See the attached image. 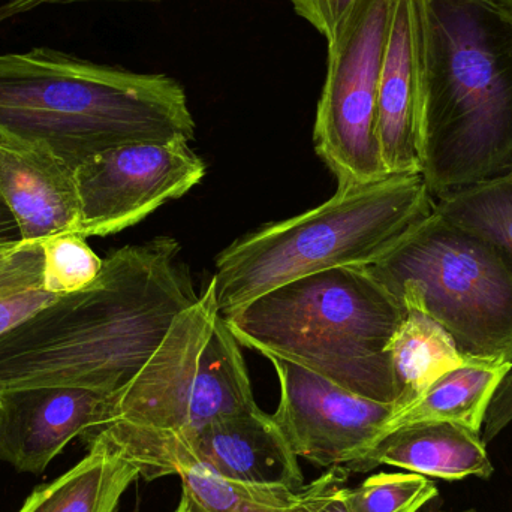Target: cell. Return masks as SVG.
<instances>
[{
    "label": "cell",
    "mask_w": 512,
    "mask_h": 512,
    "mask_svg": "<svg viewBox=\"0 0 512 512\" xmlns=\"http://www.w3.org/2000/svg\"><path fill=\"white\" fill-rule=\"evenodd\" d=\"M438 496L429 478L414 472L372 475L349 489L351 512H420Z\"/></svg>",
    "instance_id": "603a6c76"
},
{
    "label": "cell",
    "mask_w": 512,
    "mask_h": 512,
    "mask_svg": "<svg viewBox=\"0 0 512 512\" xmlns=\"http://www.w3.org/2000/svg\"><path fill=\"white\" fill-rule=\"evenodd\" d=\"M423 71L420 0H393L376 123L388 176L421 173Z\"/></svg>",
    "instance_id": "4fadbf2b"
},
{
    "label": "cell",
    "mask_w": 512,
    "mask_h": 512,
    "mask_svg": "<svg viewBox=\"0 0 512 512\" xmlns=\"http://www.w3.org/2000/svg\"><path fill=\"white\" fill-rule=\"evenodd\" d=\"M107 444L114 453L146 445H173L209 466L225 480L300 492L304 484L298 457L274 421L255 406L225 415L189 438H150L98 430L89 441Z\"/></svg>",
    "instance_id": "8fae6325"
},
{
    "label": "cell",
    "mask_w": 512,
    "mask_h": 512,
    "mask_svg": "<svg viewBox=\"0 0 512 512\" xmlns=\"http://www.w3.org/2000/svg\"><path fill=\"white\" fill-rule=\"evenodd\" d=\"M421 174L433 200L512 171V14L420 0Z\"/></svg>",
    "instance_id": "7a4b0ae2"
},
{
    "label": "cell",
    "mask_w": 512,
    "mask_h": 512,
    "mask_svg": "<svg viewBox=\"0 0 512 512\" xmlns=\"http://www.w3.org/2000/svg\"><path fill=\"white\" fill-rule=\"evenodd\" d=\"M0 210L12 216L23 243L78 233L75 168L38 144L0 137Z\"/></svg>",
    "instance_id": "5bb4252c"
},
{
    "label": "cell",
    "mask_w": 512,
    "mask_h": 512,
    "mask_svg": "<svg viewBox=\"0 0 512 512\" xmlns=\"http://www.w3.org/2000/svg\"><path fill=\"white\" fill-rule=\"evenodd\" d=\"M86 2V0H6L0 5V24L6 20L26 14V12L35 11L48 5H63V3ZM117 2H134V0H117ZM137 2H147V0H137ZM156 2V0H149Z\"/></svg>",
    "instance_id": "4316f807"
},
{
    "label": "cell",
    "mask_w": 512,
    "mask_h": 512,
    "mask_svg": "<svg viewBox=\"0 0 512 512\" xmlns=\"http://www.w3.org/2000/svg\"><path fill=\"white\" fill-rule=\"evenodd\" d=\"M393 0H355L327 41V72L313 143L337 191L387 179L379 149L378 95Z\"/></svg>",
    "instance_id": "ba28073f"
},
{
    "label": "cell",
    "mask_w": 512,
    "mask_h": 512,
    "mask_svg": "<svg viewBox=\"0 0 512 512\" xmlns=\"http://www.w3.org/2000/svg\"><path fill=\"white\" fill-rule=\"evenodd\" d=\"M173 512H200V510H198L194 501L189 498L188 493H185L182 490V496H180L179 504H177L176 510Z\"/></svg>",
    "instance_id": "83f0119b"
},
{
    "label": "cell",
    "mask_w": 512,
    "mask_h": 512,
    "mask_svg": "<svg viewBox=\"0 0 512 512\" xmlns=\"http://www.w3.org/2000/svg\"><path fill=\"white\" fill-rule=\"evenodd\" d=\"M54 298L44 288L39 243L12 240L0 245V334Z\"/></svg>",
    "instance_id": "44dd1931"
},
{
    "label": "cell",
    "mask_w": 512,
    "mask_h": 512,
    "mask_svg": "<svg viewBox=\"0 0 512 512\" xmlns=\"http://www.w3.org/2000/svg\"><path fill=\"white\" fill-rule=\"evenodd\" d=\"M511 367L505 361L475 358L454 367L436 379L414 403L394 414L384 436L399 427L426 421H447L481 433L490 402Z\"/></svg>",
    "instance_id": "ac0fdd59"
},
{
    "label": "cell",
    "mask_w": 512,
    "mask_h": 512,
    "mask_svg": "<svg viewBox=\"0 0 512 512\" xmlns=\"http://www.w3.org/2000/svg\"><path fill=\"white\" fill-rule=\"evenodd\" d=\"M0 230H17L14 219L8 212L0 210Z\"/></svg>",
    "instance_id": "f1b7e54d"
},
{
    "label": "cell",
    "mask_w": 512,
    "mask_h": 512,
    "mask_svg": "<svg viewBox=\"0 0 512 512\" xmlns=\"http://www.w3.org/2000/svg\"><path fill=\"white\" fill-rule=\"evenodd\" d=\"M114 393L39 387L0 394V460L42 474L69 442L104 426Z\"/></svg>",
    "instance_id": "7c38bea8"
},
{
    "label": "cell",
    "mask_w": 512,
    "mask_h": 512,
    "mask_svg": "<svg viewBox=\"0 0 512 512\" xmlns=\"http://www.w3.org/2000/svg\"><path fill=\"white\" fill-rule=\"evenodd\" d=\"M180 245L156 237L107 256L95 282L0 334V394L39 387L116 393L200 295Z\"/></svg>",
    "instance_id": "6da1fadb"
},
{
    "label": "cell",
    "mask_w": 512,
    "mask_h": 512,
    "mask_svg": "<svg viewBox=\"0 0 512 512\" xmlns=\"http://www.w3.org/2000/svg\"><path fill=\"white\" fill-rule=\"evenodd\" d=\"M366 268L403 309L438 321L466 357L512 364V259L495 243L433 210Z\"/></svg>",
    "instance_id": "8992f818"
},
{
    "label": "cell",
    "mask_w": 512,
    "mask_h": 512,
    "mask_svg": "<svg viewBox=\"0 0 512 512\" xmlns=\"http://www.w3.org/2000/svg\"><path fill=\"white\" fill-rule=\"evenodd\" d=\"M206 170L186 140L125 144L101 153L75 170L78 234L107 237L134 227L188 194Z\"/></svg>",
    "instance_id": "9c48e42d"
},
{
    "label": "cell",
    "mask_w": 512,
    "mask_h": 512,
    "mask_svg": "<svg viewBox=\"0 0 512 512\" xmlns=\"http://www.w3.org/2000/svg\"><path fill=\"white\" fill-rule=\"evenodd\" d=\"M240 346L210 279L140 372L114 393L107 423L92 432L189 438L218 418L255 408Z\"/></svg>",
    "instance_id": "52a82bcc"
},
{
    "label": "cell",
    "mask_w": 512,
    "mask_h": 512,
    "mask_svg": "<svg viewBox=\"0 0 512 512\" xmlns=\"http://www.w3.org/2000/svg\"><path fill=\"white\" fill-rule=\"evenodd\" d=\"M12 240H20L18 230H0V245L6 242H12Z\"/></svg>",
    "instance_id": "f546056e"
},
{
    "label": "cell",
    "mask_w": 512,
    "mask_h": 512,
    "mask_svg": "<svg viewBox=\"0 0 512 512\" xmlns=\"http://www.w3.org/2000/svg\"><path fill=\"white\" fill-rule=\"evenodd\" d=\"M119 456L134 465L147 481L179 475L183 492L200 512H294L297 505L298 492L225 480L173 445L131 448Z\"/></svg>",
    "instance_id": "2e32d148"
},
{
    "label": "cell",
    "mask_w": 512,
    "mask_h": 512,
    "mask_svg": "<svg viewBox=\"0 0 512 512\" xmlns=\"http://www.w3.org/2000/svg\"><path fill=\"white\" fill-rule=\"evenodd\" d=\"M346 468L327 469L318 480L306 484L298 492L294 512H351L349 508L348 477Z\"/></svg>",
    "instance_id": "cb8c5ba5"
},
{
    "label": "cell",
    "mask_w": 512,
    "mask_h": 512,
    "mask_svg": "<svg viewBox=\"0 0 512 512\" xmlns=\"http://www.w3.org/2000/svg\"><path fill=\"white\" fill-rule=\"evenodd\" d=\"M381 465L444 481L489 480L495 472L481 433L447 421L408 424L387 433L351 472Z\"/></svg>",
    "instance_id": "9a60e30c"
},
{
    "label": "cell",
    "mask_w": 512,
    "mask_h": 512,
    "mask_svg": "<svg viewBox=\"0 0 512 512\" xmlns=\"http://www.w3.org/2000/svg\"><path fill=\"white\" fill-rule=\"evenodd\" d=\"M512 423V367L510 372L502 379L501 385L496 390L486 420H484L483 441L486 444L492 442L502 430L507 429Z\"/></svg>",
    "instance_id": "484cf974"
},
{
    "label": "cell",
    "mask_w": 512,
    "mask_h": 512,
    "mask_svg": "<svg viewBox=\"0 0 512 512\" xmlns=\"http://www.w3.org/2000/svg\"><path fill=\"white\" fill-rule=\"evenodd\" d=\"M298 17L306 20L327 41L348 14L355 0H286Z\"/></svg>",
    "instance_id": "d4e9b609"
},
{
    "label": "cell",
    "mask_w": 512,
    "mask_h": 512,
    "mask_svg": "<svg viewBox=\"0 0 512 512\" xmlns=\"http://www.w3.org/2000/svg\"><path fill=\"white\" fill-rule=\"evenodd\" d=\"M280 385L273 418L298 459L318 468L351 469L381 441L396 414L289 361L270 358Z\"/></svg>",
    "instance_id": "30bf717a"
},
{
    "label": "cell",
    "mask_w": 512,
    "mask_h": 512,
    "mask_svg": "<svg viewBox=\"0 0 512 512\" xmlns=\"http://www.w3.org/2000/svg\"><path fill=\"white\" fill-rule=\"evenodd\" d=\"M390 358L397 412L414 403L436 379L472 360L460 352L453 336L438 321L417 306L405 307L391 339Z\"/></svg>",
    "instance_id": "d6986e66"
},
{
    "label": "cell",
    "mask_w": 512,
    "mask_h": 512,
    "mask_svg": "<svg viewBox=\"0 0 512 512\" xmlns=\"http://www.w3.org/2000/svg\"><path fill=\"white\" fill-rule=\"evenodd\" d=\"M86 445L89 453L77 465L36 487L17 512H119L140 472L98 439Z\"/></svg>",
    "instance_id": "e0dca14e"
},
{
    "label": "cell",
    "mask_w": 512,
    "mask_h": 512,
    "mask_svg": "<svg viewBox=\"0 0 512 512\" xmlns=\"http://www.w3.org/2000/svg\"><path fill=\"white\" fill-rule=\"evenodd\" d=\"M42 280L54 297L74 294L95 282L104 259L78 233H62L42 240Z\"/></svg>",
    "instance_id": "7402d4cb"
},
{
    "label": "cell",
    "mask_w": 512,
    "mask_h": 512,
    "mask_svg": "<svg viewBox=\"0 0 512 512\" xmlns=\"http://www.w3.org/2000/svg\"><path fill=\"white\" fill-rule=\"evenodd\" d=\"M403 315L366 267L300 277L224 313L240 345L394 406L390 343Z\"/></svg>",
    "instance_id": "277c9868"
},
{
    "label": "cell",
    "mask_w": 512,
    "mask_h": 512,
    "mask_svg": "<svg viewBox=\"0 0 512 512\" xmlns=\"http://www.w3.org/2000/svg\"><path fill=\"white\" fill-rule=\"evenodd\" d=\"M179 81L51 48L0 54V137L45 147L77 170L132 143L195 137Z\"/></svg>",
    "instance_id": "3957f363"
},
{
    "label": "cell",
    "mask_w": 512,
    "mask_h": 512,
    "mask_svg": "<svg viewBox=\"0 0 512 512\" xmlns=\"http://www.w3.org/2000/svg\"><path fill=\"white\" fill-rule=\"evenodd\" d=\"M489 2L495 3L499 8L505 9V11L512 14V0H489Z\"/></svg>",
    "instance_id": "4dcf8cb0"
},
{
    "label": "cell",
    "mask_w": 512,
    "mask_h": 512,
    "mask_svg": "<svg viewBox=\"0 0 512 512\" xmlns=\"http://www.w3.org/2000/svg\"><path fill=\"white\" fill-rule=\"evenodd\" d=\"M448 221L495 243L512 259V171L436 201Z\"/></svg>",
    "instance_id": "ffe728a7"
},
{
    "label": "cell",
    "mask_w": 512,
    "mask_h": 512,
    "mask_svg": "<svg viewBox=\"0 0 512 512\" xmlns=\"http://www.w3.org/2000/svg\"><path fill=\"white\" fill-rule=\"evenodd\" d=\"M459 512H478V511H475V510H468V511H459Z\"/></svg>",
    "instance_id": "1f68e13d"
},
{
    "label": "cell",
    "mask_w": 512,
    "mask_h": 512,
    "mask_svg": "<svg viewBox=\"0 0 512 512\" xmlns=\"http://www.w3.org/2000/svg\"><path fill=\"white\" fill-rule=\"evenodd\" d=\"M436 201L423 174H397L334 197L303 215L264 225L216 256V300L231 312L300 277L369 267L388 254Z\"/></svg>",
    "instance_id": "5b68a950"
}]
</instances>
